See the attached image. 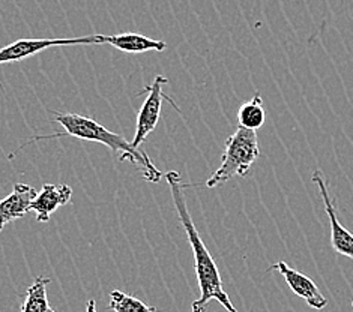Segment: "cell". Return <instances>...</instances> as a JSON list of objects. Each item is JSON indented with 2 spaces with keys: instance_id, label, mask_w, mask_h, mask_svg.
Listing matches in <instances>:
<instances>
[{
  "instance_id": "4fadbf2b",
  "label": "cell",
  "mask_w": 353,
  "mask_h": 312,
  "mask_svg": "<svg viewBox=\"0 0 353 312\" xmlns=\"http://www.w3.org/2000/svg\"><path fill=\"white\" fill-rule=\"evenodd\" d=\"M108 308L113 312H158L155 306H149L145 302L130 296V294L121 290H114L110 293Z\"/></svg>"
},
{
  "instance_id": "30bf717a",
  "label": "cell",
  "mask_w": 353,
  "mask_h": 312,
  "mask_svg": "<svg viewBox=\"0 0 353 312\" xmlns=\"http://www.w3.org/2000/svg\"><path fill=\"white\" fill-rule=\"evenodd\" d=\"M104 44H110L125 53H146V52H164L167 44L164 41L150 39L140 33H117V35H104Z\"/></svg>"
},
{
  "instance_id": "6da1fadb",
  "label": "cell",
  "mask_w": 353,
  "mask_h": 312,
  "mask_svg": "<svg viewBox=\"0 0 353 312\" xmlns=\"http://www.w3.org/2000/svg\"><path fill=\"white\" fill-rule=\"evenodd\" d=\"M165 180L169 183L176 212H178L179 221L185 229V233L188 236V242L192 248V256H194V261H196L194 269H196V275L199 281L200 298L191 305L192 312H206L209 302L212 300L220 302L221 305L227 309V312H238V309L234 308V305L232 303L229 294H227L223 289V281H221L220 272H218L215 260L212 258L211 252L208 251L205 242L200 238L194 222H192V218L187 207V201H185V194H183L185 185L182 183L181 174L178 171H169L165 174Z\"/></svg>"
},
{
  "instance_id": "7a4b0ae2",
  "label": "cell",
  "mask_w": 353,
  "mask_h": 312,
  "mask_svg": "<svg viewBox=\"0 0 353 312\" xmlns=\"http://www.w3.org/2000/svg\"><path fill=\"white\" fill-rule=\"evenodd\" d=\"M54 114V122L63 126L65 132H57L52 134V136H39V137H33L29 141H26V145H21L19 149L10 155L12 159L17 152H20L24 149V146L32 145L33 141H41V140H52V138H59V137H74L79 140H86V141H97L101 143V145L107 146L110 149L113 154L119 155V161H131L134 165L140 167V170L143 171V176L148 182L158 183L161 180V171L154 165V163L150 161L148 154L145 150L136 149L128 140H125L121 134H116L113 131H108L104 128L103 125H99L97 121L90 119V117H85L80 114H74V113H59V112H52Z\"/></svg>"
},
{
  "instance_id": "5bb4252c",
  "label": "cell",
  "mask_w": 353,
  "mask_h": 312,
  "mask_svg": "<svg viewBox=\"0 0 353 312\" xmlns=\"http://www.w3.org/2000/svg\"><path fill=\"white\" fill-rule=\"evenodd\" d=\"M86 312H97V303H95V300H89L88 302Z\"/></svg>"
},
{
  "instance_id": "52a82bcc",
  "label": "cell",
  "mask_w": 353,
  "mask_h": 312,
  "mask_svg": "<svg viewBox=\"0 0 353 312\" xmlns=\"http://www.w3.org/2000/svg\"><path fill=\"white\" fill-rule=\"evenodd\" d=\"M274 271H279L281 273L285 282H288L289 289L302 300H305L308 303V306L317 311H322L327 306L326 298L321 293V290H319V287L314 284V281L305 273L290 267L285 261H279V263H275L268 269V272Z\"/></svg>"
},
{
  "instance_id": "8992f818",
  "label": "cell",
  "mask_w": 353,
  "mask_h": 312,
  "mask_svg": "<svg viewBox=\"0 0 353 312\" xmlns=\"http://www.w3.org/2000/svg\"><path fill=\"white\" fill-rule=\"evenodd\" d=\"M311 180L317 185V189L323 198L326 215L330 218L332 248L337 251V254L353 260V233H350L346 227L340 222L337 209H335V201L330 198V192H327V185L323 173L321 170H316L313 176H311Z\"/></svg>"
},
{
  "instance_id": "8fae6325",
  "label": "cell",
  "mask_w": 353,
  "mask_h": 312,
  "mask_svg": "<svg viewBox=\"0 0 353 312\" xmlns=\"http://www.w3.org/2000/svg\"><path fill=\"white\" fill-rule=\"evenodd\" d=\"M52 282L47 276H37L29 287L21 305V312H56L47 299V287Z\"/></svg>"
},
{
  "instance_id": "9c48e42d",
  "label": "cell",
  "mask_w": 353,
  "mask_h": 312,
  "mask_svg": "<svg viewBox=\"0 0 353 312\" xmlns=\"http://www.w3.org/2000/svg\"><path fill=\"white\" fill-rule=\"evenodd\" d=\"M37 194V189L26 183H15L10 196L0 200V231L6 224L30 212V205Z\"/></svg>"
},
{
  "instance_id": "5b68a950",
  "label": "cell",
  "mask_w": 353,
  "mask_h": 312,
  "mask_svg": "<svg viewBox=\"0 0 353 312\" xmlns=\"http://www.w3.org/2000/svg\"><path fill=\"white\" fill-rule=\"evenodd\" d=\"M167 83H169V80L163 77V75H158L150 86H146L143 89V92H146L148 94V98L140 108V113L137 116L136 136H134V140L131 141V145L136 149H140L143 143L146 141L149 134L152 132L155 129V126L158 125L159 116H161L163 99H165L167 103H170L179 112V108L173 103V99L163 92V86Z\"/></svg>"
},
{
  "instance_id": "9a60e30c",
  "label": "cell",
  "mask_w": 353,
  "mask_h": 312,
  "mask_svg": "<svg viewBox=\"0 0 353 312\" xmlns=\"http://www.w3.org/2000/svg\"><path fill=\"white\" fill-rule=\"evenodd\" d=\"M352 306H353V300H352Z\"/></svg>"
},
{
  "instance_id": "277c9868",
  "label": "cell",
  "mask_w": 353,
  "mask_h": 312,
  "mask_svg": "<svg viewBox=\"0 0 353 312\" xmlns=\"http://www.w3.org/2000/svg\"><path fill=\"white\" fill-rule=\"evenodd\" d=\"M92 45L104 44V35H90L80 38H56V39H19L12 44L0 48V65L20 62L33 54H38L44 50L53 47H68V45Z\"/></svg>"
},
{
  "instance_id": "ba28073f",
  "label": "cell",
  "mask_w": 353,
  "mask_h": 312,
  "mask_svg": "<svg viewBox=\"0 0 353 312\" xmlns=\"http://www.w3.org/2000/svg\"><path fill=\"white\" fill-rule=\"evenodd\" d=\"M72 198L71 187L65 183H46L30 205V212L37 214L38 222H47L56 209L68 205Z\"/></svg>"
},
{
  "instance_id": "3957f363",
  "label": "cell",
  "mask_w": 353,
  "mask_h": 312,
  "mask_svg": "<svg viewBox=\"0 0 353 312\" xmlns=\"http://www.w3.org/2000/svg\"><path fill=\"white\" fill-rule=\"evenodd\" d=\"M260 156L257 131H251L238 126L225 141V149L221 164L216 171L206 180L208 188H216L232 180L233 177L250 174L251 167Z\"/></svg>"
},
{
  "instance_id": "7c38bea8",
  "label": "cell",
  "mask_w": 353,
  "mask_h": 312,
  "mask_svg": "<svg viewBox=\"0 0 353 312\" xmlns=\"http://www.w3.org/2000/svg\"><path fill=\"white\" fill-rule=\"evenodd\" d=\"M266 121V113L263 107V99L260 92H256L253 99L243 103L238 110V122L242 128L257 131L262 128Z\"/></svg>"
}]
</instances>
